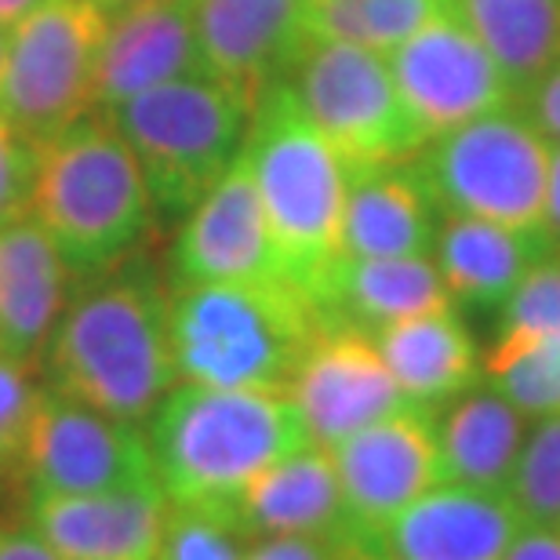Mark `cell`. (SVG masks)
<instances>
[{
  "label": "cell",
  "mask_w": 560,
  "mask_h": 560,
  "mask_svg": "<svg viewBox=\"0 0 560 560\" xmlns=\"http://www.w3.org/2000/svg\"><path fill=\"white\" fill-rule=\"evenodd\" d=\"M156 480L175 506L230 513L262 469L313 444L284 389L172 386L150 416Z\"/></svg>",
  "instance_id": "1"
},
{
  "label": "cell",
  "mask_w": 560,
  "mask_h": 560,
  "mask_svg": "<svg viewBox=\"0 0 560 560\" xmlns=\"http://www.w3.org/2000/svg\"><path fill=\"white\" fill-rule=\"evenodd\" d=\"M55 394L109 419H150L178 383L172 306L161 291L117 280L77 299L48 335Z\"/></svg>",
  "instance_id": "2"
},
{
  "label": "cell",
  "mask_w": 560,
  "mask_h": 560,
  "mask_svg": "<svg viewBox=\"0 0 560 560\" xmlns=\"http://www.w3.org/2000/svg\"><path fill=\"white\" fill-rule=\"evenodd\" d=\"M172 306L178 383L215 389H284L313 339L328 328L324 310L288 280L183 284Z\"/></svg>",
  "instance_id": "3"
},
{
  "label": "cell",
  "mask_w": 560,
  "mask_h": 560,
  "mask_svg": "<svg viewBox=\"0 0 560 560\" xmlns=\"http://www.w3.org/2000/svg\"><path fill=\"white\" fill-rule=\"evenodd\" d=\"M241 161L259 189L288 280L317 302L324 280L342 259L350 167L288 84L259 95Z\"/></svg>",
  "instance_id": "4"
},
{
  "label": "cell",
  "mask_w": 560,
  "mask_h": 560,
  "mask_svg": "<svg viewBox=\"0 0 560 560\" xmlns=\"http://www.w3.org/2000/svg\"><path fill=\"white\" fill-rule=\"evenodd\" d=\"M153 197L109 117L77 120L37 145L30 219L48 233L70 273H103L150 230Z\"/></svg>",
  "instance_id": "5"
},
{
  "label": "cell",
  "mask_w": 560,
  "mask_h": 560,
  "mask_svg": "<svg viewBox=\"0 0 560 560\" xmlns=\"http://www.w3.org/2000/svg\"><path fill=\"white\" fill-rule=\"evenodd\" d=\"M136 153L156 208L189 215L237 164L255 98L219 77H186L103 109Z\"/></svg>",
  "instance_id": "6"
},
{
  "label": "cell",
  "mask_w": 560,
  "mask_h": 560,
  "mask_svg": "<svg viewBox=\"0 0 560 560\" xmlns=\"http://www.w3.org/2000/svg\"><path fill=\"white\" fill-rule=\"evenodd\" d=\"M411 167L444 215L542 230L550 139L517 106L433 136L411 156Z\"/></svg>",
  "instance_id": "7"
},
{
  "label": "cell",
  "mask_w": 560,
  "mask_h": 560,
  "mask_svg": "<svg viewBox=\"0 0 560 560\" xmlns=\"http://www.w3.org/2000/svg\"><path fill=\"white\" fill-rule=\"evenodd\" d=\"M106 15L88 0H44L11 26L0 117L40 145L95 109Z\"/></svg>",
  "instance_id": "8"
},
{
  "label": "cell",
  "mask_w": 560,
  "mask_h": 560,
  "mask_svg": "<svg viewBox=\"0 0 560 560\" xmlns=\"http://www.w3.org/2000/svg\"><path fill=\"white\" fill-rule=\"evenodd\" d=\"M284 84L346 167L400 164L430 142L378 51L313 37Z\"/></svg>",
  "instance_id": "9"
},
{
  "label": "cell",
  "mask_w": 560,
  "mask_h": 560,
  "mask_svg": "<svg viewBox=\"0 0 560 560\" xmlns=\"http://www.w3.org/2000/svg\"><path fill=\"white\" fill-rule=\"evenodd\" d=\"M328 452L342 491L346 539L364 550H375L411 502L444 485L433 416L416 405L364 425Z\"/></svg>",
  "instance_id": "10"
},
{
  "label": "cell",
  "mask_w": 560,
  "mask_h": 560,
  "mask_svg": "<svg viewBox=\"0 0 560 560\" xmlns=\"http://www.w3.org/2000/svg\"><path fill=\"white\" fill-rule=\"evenodd\" d=\"M19 469L30 495H95L161 485L136 422L109 419L62 394H40Z\"/></svg>",
  "instance_id": "11"
},
{
  "label": "cell",
  "mask_w": 560,
  "mask_h": 560,
  "mask_svg": "<svg viewBox=\"0 0 560 560\" xmlns=\"http://www.w3.org/2000/svg\"><path fill=\"white\" fill-rule=\"evenodd\" d=\"M397 92L425 139L491 109L517 106V92L455 11L433 19L386 55Z\"/></svg>",
  "instance_id": "12"
},
{
  "label": "cell",
  "mask_w": 560,
  "mask_h": 560,
  "mask_svg": "<svg viewBox=\"0 0 560 560\" xmlns=\"http://www.w3.org/2000/svg\"><path fill=\"white\" fill-rule=\"evenodd\" d=\"M310 441L335 447L357 430L408 408L375 339L353 324H328L288 383Z\"/></svg>",
  "instance_id": "13"
},
{
  "label": "cell",
  "mask_w": 560,
  "mask_h": 560,
  "mask_svg": "<svg viewBox=\"0 0 560 560\" xmlns=\"http://www.w3.org/2000/svg\"><path fill=\"white\" fill-rule=\"evenodd\" d=\"M175 270L183 284L288 280L259 189L241 156L186 215L175 244Z\"/></svg>",
  "instance_id": "14"
},
{
  "label": "cell",
  "mask_w": 560,
  "mask_h": 560,
  "mask_svg": "<svg viewBox=\"0 0 560 560\" xmlns=\"http://www.w3.org/2000/svg\"><path fill=\"white\" fill-rule=\"evenodd\" d=\"M310 0H194V30L208 77H219L259 103L284 84L313 33Z\"/></svg>",
  "instance_id": "15"
},
{
  "label": "cell",
  "mask_w": 560,
  "mask_h": 560,
  "mask_svg": "<svg viewBox=\"0 0 560 560\" xmlns=\"http://www.w3.org/2000/svg\"><path fill=\"white\" fill-rule=\"evenodd\" d=\"M194 0H150L106 15L95 106L114 109L150 88L205 77Z\"/></svg>",
  "instance_id": "16"
},
{
  "label": "cell",
  "mask_w": 560,
  "mask_h": 560,
  "mask_svg": "<svg viewBox=\"0 0 560 560\" xmlns=\"http://www.w3.org/2000/svg\"><path fill=\"white\" fill-rule=\"evenodd\" d=\"M172 499L161 485L95 495H33L30 524L62 560H156Z\"/></svg>",
  "instance_id": "17"
},
{
  "label": "cell",
  "mask_w": 560,
  "mask_h": 560,
  "mask_svg": "<svg viewBox=\"0 0 560 560\" xmlns=\"http://www.w3.org/2000/svg\"><path fill=\"white\" fill-rule=\"evenodd\" d=\"M521 528L506 491L444 480L389 524L375 550L386 560H506Z\"/></svg>",
  "instance_id": "18"
},
{
  "label": "cell",
  "mask_w": 560,
  "mask_h": 560,
  "mask_svg": "<svg viewBox=\"0 0 560 560\" xmlns=\"http://www.w3.org/2000/svg\"><path fill=\"white\" fill-rule=\"evenodd\" d=\"M436 241V205L411 161L350 167L342 208V255L397 259L430 255Z\"/></svg>",
  "instance_id": "19"
},
{
  "label": "cell",
  "mask_w": 560,
  "mask_h": 560,
  "mask_svg": "<svg viewBox=\"0 0 560 560\" xmlns=\"http://www.w3.org/2000/svg\"><path fill=\"white\" fill-rule=\"evenodd\" d=\"M233 521L248 539H270V535L346 539L342 491L331 452L320 444H306L262 469L241 491Z\"/></svg>",
  "instance_id": "20"
},
{
  "label": "cell",
  "mask_w": 560,
  "mask_h": 560,
  "mask_svg": "<svg viewBox=\"0 0 560 560\" xmlns=\"http://www.w3.org/2000/svg\"><path fill=\"white\" fill-rule=\"evenodd\" d=\"M66 280L59 248L30 215L0 226V353L37 361L62 313Z\"/></svg>",
  "instance_id": "21"
},
{
  "label": "cell",
  "mask_w": 560,
  "mask_h": 560,
  "mask_svg": "<svg viewBox=\"0 0 560 560\" xmlns=\"http://www.w3.org/2000/svg\"><path fill=\"white\" fill-rule=\"evenodd\" d=\"M452 302V291L430 255H397V259L342 255L317 295V306L331 324H353L368 335L397 320L447 310Z\"/></svg>",
  "instance_id": "22"
},
{
  "label": "cell",
  "mask_w": 560,
  "mask_h": 560,
  "mask_svg": "<svg viewBox=\"0 0 560 560\" xmlns=\"http://www.w3.org/2000/svg\"><path fill=\"white\" fill-rule=\"evenodd\" d=\"M433 252L452 299L477 310H495L517 288V280L557 248L542 230L444 215V226H436Z\"/></svg>",
  "instance_id": "23"
},
{
  "label": "cell",
  "mask_w": 560,
  "mask_h": 560,
  "mask_svg": "<svg viewBox=\"0 0 560 560\" xmlns=\"http://www.w3.org/2000/svg\"><path fill=\"white\" fill-rule=\"evenodd\" d=\"M383 361L408 405L433 411L447 405L480 378V357L458 313L433 310L422 317L397 320L372 331Z\"/></svg>",
  "instance_id": "24"
},
{
  "label": "cell",
  "mask_w": 560,
  "mask_h": 560,
  "mask_svg": "<svg viewBox=\"0 0 560 560\" xmlns=\"http://www.w3.org/2000/svg\"><path fill=\"white\" fill-rule=\"evenodd\" d=\"M447 485L506 491L524 444V416L495 386H469L433 419Z\"/></svg>",
  "instance_id": "25"
},
{
  "label": "cell",
  "mask_w": 560,
  "mask_h": 560,
  "mask_svg": "<svg viewBox=\"0 0 560 560\" xmlns=\"http://www.w3.org/2000/svg\"><path fill=\"white\" fill-rule=\"evenodd\" d=\"M452 11L517 95L560 59V0H452Z\"/></svg>",
  "instance_id": "26"
},
{
  "label": "cell",
  "mask_w": 560,
  "mask_h": 560,
  "mask_svg": "<svg viewBox=\"0 0 560 560\" xmlns=\"http://www.w3.org/2000/svg\"><path fill=\"white\" fill-rule=\"evenodd\" d=\"M447 11L452 0H310L306 22L320 40H342L389 55Z\"/></svg>",
  "instance_id": "27"
},
{
  "label": "cell",
  "mask_w": 560,
  "mask_h": 560,
  "mask_svg": "<svg viewBox=\"0 0 560 560\" xmlns=\"http://www.w3.org/2000/svg\"><path fill=\"white\" fill-rule=\"evenodd\" d=\"M485 375L524 419L560 416V331L495 339L485 357Z\"/></svg>",
  "instance_id": "28"
},
{
  "label": "cell",
  "mask_w": 560,
  "mask_h": 560,
  "mask_svg": "<svg viewBox=\"0 0 560 560\" xmlns=\"http://www.w3.org/2000/svg\"><path fill=\"white\" fill-rule=\"evenodd\" d=\"M506 499L524 528L560 532V416L535 419L510 474Z\"/></svg>",
  "instance_id": "29"
},
{
  "label": "cell",
  "mask_w": 560,
  "mask_h": 560,
  "mask_svg": "<svg viewBox=\"0 0 560 560\" xmlns=\"http://www.w3.org/2000/svg\"><path fill=\"white\" fill-rule=\"evenodd\" d=\"M244 542L248 535L230 513L172 502L156 560H248Z\"/></svg>",
  "instance_id": "30"
},
{
  "label": "cell",
  "mask_w": 560,
  "mask_h": 560,
  "mask_svg": "<svg viewBox=\"0 0 560 560\" xmlns=\"http://www.w3.org/2000/svg\"><path fill=\"white\" fill-rule=\"evenodd\" d=\"M560 331V252H550L517 280L499 306L495 339H528Z\"/></svg>",
  "instance_id": "31"
},
{
  "label": "cell",
  "mask_w": 560,
  "mask_h": 560,
  "mask_svg": "<svg viewBox=\"0 0 560 560\" xmlns=\"http://www.w3.org/2000/svg\"><path fill=\"white\" fill-rule=\"evenodd\" d=\"M37 405L40 389L30 383L26 364L0 353V474L19 466Z\"/></svg>",
  "instance_id": "32"
},
{
  "label": "cell",
  "mask_w": 560,
  "mask_h": 560,
  "mask_svg": "<svg viewBox=\"0 0 560 560\" xmlns=\"http://www.w3.org/2000/svg\"><path fill=\"white\" fill-rule=\"evenodd\" d=\"M33 172H37V145L0 117V226L30 215Z\"/></svg>",
  "instance_id": "33"
},
{
  "label": "cell",
  "mask_w": 560,
  "mask_h": 560,
  "mask_svg": "<svg viewBox=\"0 0 560 560\" xmlns=\"http://www.w3.org/2000/svg\"><path fill=\"white\" fill-rule=\"evenodd\" d=\"M350 539H320V535H270L248 546V560H342Z\"/></svg>",
  "instance_id": "34"
},
{
  "label": "cell",
  "mask_w": 560,
  "mask_h": 560,
  "mask_svg": "<svg viewBox=\"0 0 560 560\" xmlns=\"http://www.w3.org/2000/svg\"><path fill=\"white\" fill-rule=\"evenodd\" d=\"M521 114L550 142H560V59L517 95Z\"/></svg>",
  "instance_id": "35"
},
{
  "label": "cell",
  "mask_w": 560,
  "mask_h": 560,
  "mask_svg": "<svg viewBox=\"0 0 560 560\" xmlns=\"http://www.w3.org/2000/svg\"><path fill=\"white\" fill-rule=\"evenodd\" d=\"M0 560H62L44 535L26 524H0Z\"/></svg>",
  "instance_id": "36"
},
{
  "label": "cell",
  "mask_w": 560,
  "mask_h": 560,
  "mask_svg": "<svg viewBox=\"0 0 560 560\" xmlns=\"http://www.w3.org/2000/svg\"><path fill=\"white\" fill-rule=\"evenodd\" d=\"M506 560H560V532L550 528H521Z\"/></svg>",
  "instance_id": "37"
},
{
  "label": "cell",
  "mask_w": 560,
  "mask_h": 560,
  "mask_svg": "<svg viewBox=\"0 0 560 560\" xmlns=\"http://www.w3.org/2000/svg\"><path fill=\"white\" fill-rule=\"evenodd\" d=\"M542 233L560 252V142H550V178H546V208H542Z\"/></svg>",
  "instance_id": "38"
},
{
  "label": "cell",
  "mask_w": 560,
  "mask_h": 560,
  "mask_svg": "<svg viewBox=\"0 0 560 560\" xmlns=\"http://www.w3.org/2000/svg\"><path fill=\"white\" fill-rule=\"evenodd\" d=\"M44 0H0V22H4V26H15V22H22Z\"/></svg>",
  "instance_id": "39"
},
{
  "label": "cell",
  "mask_w": 560,
  "mask_h": 560,
  "mask_svg": "<svg viewBox=\"0 0 560 560\" xmlns=\"http://www.w3.org/2000/svg\"><path fill=\"white\" fill-rule=\"evenodd\" d=\"M88 4H95L103 15H114V11H125V8H136V4H150V0H88Z\"/></svg>",
  "instance_id": "40"
},
{
  "label": "cell",
  "mask_w": 560,
  "mask_h": 560,
  "mask_svg": "<svg viewBox=\"0 0 560 560\" xmlns=\"http://www.w3.org/2000/svg\"><path fill=\"white\" fill-rule=\"evenodd\" d=\"M8 51H11V26L0 22V81H4V70H8Z\"/></svg>",
  "instance_id": "41"
},
{
  "label": "cell",
  "mask_w": 560,
  "mask_h": 560,
  "mask_svg": "<svg viewBox=\"0 0 560 560\" xmlns=\"http://www.w3.org/2000/svg\"><path fill=\"white\" fill-rule=\"evenodd\" d=\"M342 560H386L378 550H364V546H357V542H350L346 546V557Z\"/></svg>",
  "instance_id": "42"
}]
</instances>
